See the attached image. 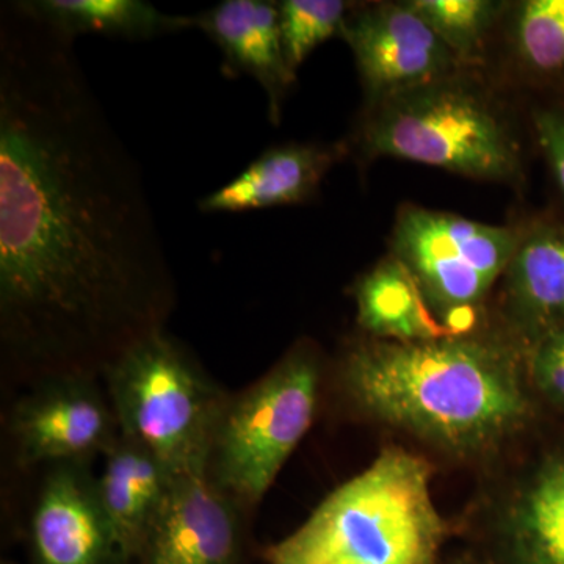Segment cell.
<instances>
[{
	"mask_svg": "<svg viewBox=\"0 0 564 564\" xmlns=\"http://www.w3.org/2000/svg\"><path fill=\"white\" fill-rule=\"evenodd\" d=\"M74 43L0 7V322L31 362H110L173 300L139 165Z\"/></svg>",
	"mask_w": 564,
	"mask_h": 564,
	"instance_id": "1",
	"label": "cell"
},
{
	"mask_svg": "<svg viewBox=\"0 0 564 564\" xmlns=\"http://www.w3.org/2000/svg\"><path fill=\"white\" fill-rule=\"evenodd\" d=\"M343 383L364 413L459 454L499 443L529 413L514 352L470 334L356 344Z\"/></svg>",
	"mask_w": 564,
	"mask_h": 564,
	"instance_id": "2",
	"label": "cell"
},
{
	"mask_svg": "<svg viewBox=\"0 0 564 564\" xmlns=\"http://www.w3.org/2000/svg\"><path fill=\"white\" fill-rule=\"evenodd\" d=\"M432 464L386 448L329 494L296 532L265 551L269 564H436L447 524L432 496Z\"/></svg>",
	"mask_w": 564,
	"mask_h": 564,
	"instance_id": "3",
	"label": "cell"
},
{
	"mask_svg": "<svg viewBox=\"0 0 564 564\" xmlns=\"http://www.w3.org/2000/svg\"><path fill=\"white\" fill-rule=\"evenodd\" d=\"M356 147L366 158L423 163L478 181L510 184L522 176L510 118L466 73L367 107Z\"/></svg>",
	"mask_w": 564,
	"mask_h": 564,
	"instance_id": "4",
	"label": "cell"
},
{
	"mask_svg": "<svg viewBox=\"0 0 564 564\" xmlns=\"http://www.w3.org/2000/svg\"><path fill=\"white\" fill-rule=\"evenodd\" d=\"M111 408L122 436L152 452L174 474L207 469L226 399L162 329L106 364Z\"/></svg>",
	"mask_w": 564,
	"mask_h": 564,
	"instance_id": "5",
	"label": "cell"
},
{
	"mask_svg": "<svg viewBox=\"0 0 564 564\" xmlns=\"http://www.w3.org/2000/svg\"><path fill=\"white\" fill-rule=\"evenodd\" d=\"M321 367L310 347H296L258 383L226 399L212 437L209 473L237 505H254L311 429Z\"/></svg>",
	"mask_w": 564,
	"mask_h": 564,
	"instance_id": "6",
	"label": "cell"
},
{
	"mask_svg": "<svg viewBox=\"0 0 564 564\" xmlns=\"http://www.w3.org/2000/svg\"><path fill=\"white\" fill-rule=\"evenodd\" d=\"M521 236L508 226L406 206L397 217L392 251L413 273L441 321L454 310H478L507 272Z\"/></svg>",
	"mask_w": 564,
	"mask_h": 564,
	"instance_id": "7",
	"label": "cell"
},
{
	"mask_svg": "<svg viewBox=\"0 0 564 564\" xmlns=\"http://www.w3.org/2000/svg\"><path fill=\"white\" fill-rule=\"evenodd\" d=\"M340 39L355 57L367 107L469 69L406 2L355 7Z\"/></svg>",
	"mask_w": 564,
	"mask_h": 564,
	"instance_id": "8",
	"label": "cell"
},
{
	"mask_svg": "<svg viewBox=\"0 0 564 564\" xmlns=\"http://www.w3.org/2000/svg\"><path fill=\"white\" fill-rule=\"evenodd\" d=\"M11 432L21 463H82L106 454L120 426L113 408L90 381L63 377L18 404Z\"/></svg>",
	"mask_w": 564,
	"mask_h": 564,
	"instance_id": "9",
	"label": "cell"
},
{
	"mask_svg": "<svg viewBox=\"0 0 564 564\" xmlns=\"http://www.w3.org/2000/svg\"><path fill=\"white\" fill-rule=\"evenodd\" d=\"M236 507L207 469L174 475L141 552L147 564H236Z\"/></svg>",
	"mask_w": 564,
	"mask_h": 564,
	"instance_id": "10",
	"label": "cell"
},
{
	"mask_svg": "<svg viewBox=\"0 0 564 564\" xmlns=\"http://www.w3.org/2000/svg\"><path fill=\"white\" fill-rule=\"evenodd\" d=\"M39 564H106L120 554L98 486L82 463H58L44 481L32 519Z\"/></svg>",
	"mask_w": 564,
	"mask_h": 564,
	"instance_id": "11",
	"label": "cell"
},
{
	"mask_svg": "<svg viewBox=\"0 0 564 564\" xmlns=\"http://www.w3.org/2000/svg\"><path fill=\"white\" fill-rule=\"evenodd\" d=\"M192 18L193 29L220 50L229 77L251 76L261 84L270 121L280 124L282 104L296 76L285 62L278 2L223 0Z\"/></svg>",
	"mask_w": 564,
	"mask_h": 564,
	"instance_id": "12",
	"label": "cell"
},
{
	"mask_svg": "<svg viewBox=\"0 0 564 564\" xmlns=\"http://www.w3.org/2000/svg\"><path fill=\"white\" fill-rule=\"evenodd\" d=\"M345 151V144L323 143H285L269 148L239 176L199 199V210L237 214L310 203Z\"/></svg>",
	"mask_w": 564,
	"mask_h": 564,
	"instance_id": "13",
	"label": "cell"
},
{
	"mask_svg": "<svg viewBox=\"0 0 564 564\" xmlns=\"http://www.w3.org/2000/svg\"><path fill=\"white\" fill-rule=\"evenodd\" d=\"M104 456L106 462L96 486L118 551L122 556L141 554L176 474L147 447L121 433Z\"/></svg>",
	"mask_w": 564,
	"mask_h": 564,
	"instance_id": "14",
	"label": "cell"
},
{
	"mask_svg": "<svg viewBox=\"0 0 564 564\" xmlns=\"http://www.w3.org/2000/svg\"><path fill=\"white\" fill-rule=\"evenodd\" d=\"M505 278L514 314L534 340L564 329V225L522 231Z\"/></svg>",
	"mask_w": 564,
	"mask_h": 564,
	"instance_id": "15",
	"label": "cell"
},
{
	"mask_svg": "<svg viewBox=\"0 0 564 564\" xmlns=\"http://www.w3.org/2000/svg\"><path fill=\"white\" fill-rule=\"evenodd\" d=\"M352 295L359 326L372 339L426 343L452 337L413 273L393 254L359 278Z\"/></svg>",
	"mask_w": 564,
	"mask_h": 564,
	"instance_id": "16",
	"label": "cell"
},
{
	"mask_svg": "<svg viewBox=\"0 0 564 564\" xmlns=\"http://www.w3.org/2000/svg\"><path fill=\"white\" fill-rule=\"evenodd\" d=\"M21 3L33 17L74 41L82 35L154 40L193 29L192 17L163 13L143 0H21Z\"/></svg>",
	"mask_w": 564,
	"mask_h": 564,
	"instance_id": "17",
	"label": "cell"
},
{
	"mask_svg": "<svg viewBox=\"0 0 564 564\" xmlns=\"http://www.w3.org/2000/svg\"><path fill=\"white\" fill-rule=\"evenodd\" d=\"M511 564H564V462L534 478L510 519Z\"/></svg>",
	"mask_w": 564,
	"mask_h": 564,
	"instance_id": "18",
	"label": "cell"
},
{
	"mask_svg": "<svg viewBox=\"0 0 564 564\" xmlns=\"http://www.w3.org/2000/svg\"><path fill=\"white\" fill-rule=\"evenodd\" d=\"M511 50L522 69L540 80L564 77V0H525L516 6Z\"/></svg>",
	"mask_w": 564,
	"mask_h": 564,
	"instance_id": "19",
	"label": "cell"
},
{
	"mask_svg": "<svg viewBox=\"0 0 564 564\" xmlns=\"http://www.w3.org/2000/svg\"><path fill=\"white\" fill-rule=\"evenodd\" d=\"M406 3L466 68H473L480 61L489 33L508 7L496 0H411Z\"/></svg>",
	"mask_w": 564,
	"mask_h": 564,
	"instance_id": "20",
	"label": "cell"
},
{
	"mask_svg": "<svg viewBox=\"0 0 564 564\" xmlns=\"http://www.w3.org/2000/svg\"><path fill=\"white\" fill-rule=\"evenodd\" d=\"M344 0H284L278 2L282 47L289 69L296 70L322 43L343 36L355 7Z\"/></svg>",
	"mask_w": 564,
	"mask_h": 564,
	"instance_id": "21",
	"label": "cell"
},
{
	"mask_svg": "<svg viewBox=\"0 0 564 564\" xmlns=\"http://www.w3.org/2000/svg\"><path fill=\"white\" fill-rule=\"evenodd\" d=\"M534 383L554 402L564 404V329L536 340L532 355Z\"/></svg>",
	"mask_w": 564,
	"mask_h": 564,
	"instance_id": "22",
	"label": "cell"
},
{
	"mask_svg": "<svg viewBox=\"0 0 564 564\" xmlns=\"http://www.w3.org/2000/svg\"><path fill=\"white\" fill-rule=\"evenodd\" d=\"M534 132L564 195V107L534 111Z\"/></svg>",
	"mask_w": 564,
	"mask_h": 564,
	"instance_id": "23",
	"label": "cell"
}]
</instances>
